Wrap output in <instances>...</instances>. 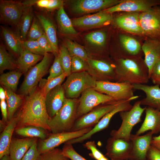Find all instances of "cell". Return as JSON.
Returning <instances> with one entry per match:
<instances>
[{
	"instance_id": "cell-1",
	"label": "cell",
	"mask_w": 160,
	"mask_h": 160,
	"mask_svg": "<svg viewBox=\"0 0 160 160\" xmlns=\"http://www.w3.org/2000/svg\"><path fill=\"white\" fill-rule=\"evenodd\" d=\"M45 96L39 87L25 97L17 116L16 128L29 126L43 128L50 132L47 124L50 118L46 107Z\"/></svg>"
},
{
	"instance_id": "cell-2",
	"label": "cell",
	"mask_w": 160,
	"mask_h": 160,
	"mask_svg": "<svg viewBox=\"0 0 160 160\" xmlns=\"http://www.w3.org/2000/svg\"><path fill=\"white\" fill-rule=\"evenodd\" d=\"M137 57H120L114 64L115 82L132 85L145 84L149 79L148 70L144 60Z\"/></svg>"
},
{
	"instance_id": "cell-3",
	"label": "cell",
	"mask_w": 160,
	"mask_h": 160,
	"mask_svg": "<svg viewBox=\"0 0 160 160\" xmlns=\"http://www.w3.org/2000/svg\"><path fill=\"white\" fill-rule=\"evenodd\" d=\"M79 99L66 98L60 110L47 124L52 133L71 131L77 119Z\"/></svg>"
},
{
	"instance_id": "cell-4",
	"label": "cell",
	"mask_w": 160,
	"mask_h": 160,
	"mask_svg": "<svg viewBox=\"0 0 160 160\" xmlns=\"http://www.w3.org/2000/svg\"><path fill=\"white\" fill-rule=\"evenodd\" d=\"M52 59V55L46 53L39 63L28 71L19 89L18 94L25 97L36 89L39 82L48 71Z\"/></svg>"
},
{
	"instance_id": "cell-5",
	"label": "cell",
	"mask_w": 160,
	"mask_h": 160,
	"mask_svg": "<svg viewBox=\"0 0 160 160\" xmlns=\"http://www.w3.org/2000/svg\"><path fill=\"white\" fill-rule=\"evenodd\" d=\"M63 86L66 98L77 99L84 91L95 88L96 80L87 71L71 73Z\"/></svg>"
},
{
	"instance_id": "cell-6",
	"label": "cell",
	"mask_w": 160,
	"mask_h": 160,
	"mask_svg": "<svg viewBox=\"0 0 160 160\" xmlns=\"http://www.w3.org/2000/svg\"><path fill=\"white\" fill-rule=\"evenodd\" d=\"M141 105V101H137L130 110L119 112L121 124L118 129L111 131L110 135L112 137L130 140L132 129L141 121V116L146 108H142Z\"/></svg>"
},
{
	"instance_id": "cell-7",
	"label": "cell",
	"mask_w": 160,
	"mask_h": 160,
	"mask_svg": "<svg viewBox=\"0 0 160 160\" xmlns=\"http://www.w3.org/2000/svg\"><path fill=\"white\" fill-rule=\"evenodd\" d=\"M94 88L98 92L112 97L116 101L134 100L139 97L134 95L132 85L127 83L97 81Z\"/></svg>"
},
{
	"instance_id": "cell-8",
	"label": "cell",
	"mask_w": 160,
	"mask_h": 160,
	"mask_svg": "<svg viewBox=\"0 0 160 160\" xmlns=\"http://www.w3.org/2000/svg\"><path fill=\"white\" fill-rule=\"evenodd\" d=\"M116 101L112 97L98 92L94 88L87 89L82 93L79 99L77 119L98 105Z\"/></svg>"
},
{
	"instance_id": "cell-9",
	"label": "cell",
	"mask_w": 160,
	"mask_h": 160,
	"mask_svg": "<svg viewBox=\"0 0 160 160\" xmlns=\"http://www.w3.org/2000/svg\"><path fill=\"white\" fill-rule=\"evenodd\" d=\"M121 101L101 104L95 107L76 120L71 131L94 127L103 116Z\"/></svg>"
},
{
	"instance_id": "cell-10",
	"label": "cell",
	"mask_w": 160,
	"mask_h": 160,
	"mask_svg": "<svg viewBox=\"0 0 160 160\" xmlns=\"http://www.w3.org/2000/svg\"><path fill=\"white\" fill-rule=\"evenodd\" d=\"M92 127L68 132L52 133L46 139L40 140L37 144L38 151L41 154L56 148L63 143L80 137L88 132Z\"/></svg>"
},
{
	"instance_id": "cell-11",
	"label": "cell",
	"mask_w": 160,
	"mask_h": 160,
	"mask_svg": "<svg viewBox=\"0 0 160 160\" xmlns=\"http://www.w3.org/2000/svg\"><path fill=\"white\" fill-rule=\"evenodd\" d=\"M156 6L140 12L139 19L145 35L160 40V7Z\"/></svg>"
},
{
	"instance_id": "cell-12",
	"label": "cell",
	"mask_w": 160,
	"mask_h": 160,
	"mask_svg": "<svg viewBox=\"0 0 160 160\" xmlns=\"http://www.w3.org/2000/svg\"><path fill=\"white\" fill-rule=\"evenodd\" d=\"M26 7L23 2L20 1L0 0L1 22L17 27Z\"/></svg>"
},
{
	"instance_id": "cell-13",
	"label": "cell",
	"mask_w": 160,
	"mask_h": 160,
	"mask_svg": "<svg viewBox=\"0 0 160 160\" xmlns=\"http://www.w3.org/2000/svg\"><path fill=\"white\" fill-rule=\"evenodd\" d=\"M131 101L132 100L130 99L121 102L113 110L103 116L88 132L80 137L71 140L68 142L72 144L82 143L91 138L94 134L107 128L111 120L115 114L120 112L129 111L131 109L132 106L130 103Z\"/></svg>"
},
{
	"instance_id": "cell-14",
	"label": "cell",
	"mask_w": 160,
	"mask_h": 160,
	"mask_svg": "<svg viewBox=\"0 0 160 160\" xmlns=\"http://www.w3.org/2000/svg\"><path fill=\"white\" fill-rule=\"evenodd\" d=\"M132 148L130 140L111 137L107 141L105 155L111 160H129Z\"/></svg>"
},
{
	"instance_id": "cell-15",
	"label": "cell",
	"mask_w": 160,
	"mask_h": 160,
	"mask_svg": "<svg viewBox=\"0 0 160 160\" xmlns=\"http://www.w3.org/2000/svg\"><path fill=\"white\" fill-rule=\"evenodd\" d=\"M89 69L87 72L97 81H115L114 65L103 60L89 58L87 61Z\"/></svg>"
},
{
	"instance_id": "cell-16",
	"label": "cell",
	"mask_w": 160,
	"mask_h": 160,
	"mask_svg": "<svg viewBox=\"0 0 160 160\" xmlns=\"http://www.w3.org/2000/svg\"><path fill=\"white\" fill-rule=\"evenodd\" d=\"M160 1L148 0H122L119 4L103 10L111 14L120 12H142L160 4Z\"/></svg>"
},
{
	"instance_id": "cell-17",
	"label": "cell",
	"mask_w": 160,
	"mask_h": 160,
	"mask_svg": "<svg viewBox=\"0 0 160 160\" xmlns=\"http://www.w3.org/2000/svg\"><path fill=\"white\" fill-rule=\"evenodd\" d=\"M119 0H79L72 6L73 12L78 14H86L103 10L119 3Z\"/></svg>"
},
{
	"instance_id": "cell-18",
	"label": "cell",
	"mask_w": 160,
	"mask_h": 160,
	"mask_svg": "<svg viewBox=\"0 0 160 160\" xmlns=\"http://www.w3.org/2000/svg\"><path fill=\"white\" fill-rule=\"evenodd\" d=\"M153 135L151 131L143 135H131L130 140L132 148L129 160H147V154L151 145Z\"/></svg>"
},
{
	"instance_id": "cell-19",
	"label": "cell",
	"mask_w": 160,
	"mask_h": 160,
	"mask_svg": "<svg viewBox=\"0 0 160 160\" xmlns=\"http://www.w3.org/2000/svg\"><path fill=\"white\" fill-rule=\"evenodd\" d=\"M1 34L4 45L9 53L17 58L25 49L23 41L17 31L9 28L1 26Z\"/></svg>"
},
{
	"instance_id": "cell-20",
	"label": "cell",
	"mask_w": 160,
	"mask_h": 160,
	"mask_svg": "<svg viewBox=\"0 0 160 160\" xmlns=\"http://www.w3.org/2000/svg\"><path fill=\"white\" fill-rule=\"evenodd\" d=\"M112 20L111 14L103 10L96 13L74 19L72 21L74 26L89 28L108 24Z\"/></svg>"
},
{
	"instance_id": "cell-21",
	"label": "cell",
	"mask_w": 160,
	"mask_h": 160,
	"mask_svg": "<svg viewBox=\"0 0 160 160\" xmlns=\"http://www.w3.org/2000/svg\"><path fill=\"white\" fill-rule=\"evenodd\" d=\"M63 85H60L49 91L45 96L46 107L50 117H53L62 107L66 98Z\"/></svg>"
},
{
	"instance_id": "cell-22",
	"label": "cell",
	"mask_w": 160,
	"mask_h": 160,
	"mask_svg": "<svg viewBox=\"0 0 160 160\" xmlns=\"http://www.w3.org/2000/svg\"><path fill=\"white\" fill-rule=\"evenodd\" d=\"M139 12H128L117 16L114 20L116 26L127 32L139 35H145L140 25Z\"/></svg>"
},
{
	"instance_id": "cell-23",
	"label": "cell",
	"mask_w": 160,
	"mask_h": 160,
	"mask_svg": "<svg viewBox=\"0 0 160 160\" xmlns=\"http://www.w3.org/2000/svg\"><path fill=\"white\" fill-rule=\"evenodd\" d=\"M134 89L140 90L145 94L146 97L141 100V105H145L160 111L159 85L149 86L146 84L132 85Z\"/></svg>"
},
{
	"instance_id": "cell-24",
	"label": "cell",
	"mask_w": 160,
	"mask_h": 160,
	"mask_svg": "<svg viewBox=\"0 0 160 160\" xmlns=\"http://www.w3.org/2000/svg\"><path fill=\"white\" fill-rule=\"evenodd\" d=\"M141 49L145 55L144 62L148 68L149 76L153 65L160 59V40L148 39L143 43Z\"/></svg>"
},
{
	"instance_id": "cell-25",
	"label": "cell",
	"mask_w": 160,
	"mask_h": 160,
	"mask_svg": "<svg viewBox=\"0 0 160 160\" xmlns=\"http://www.w3.org/2000/svg\"><path fill=\"white\" fill-rule=\"evenodd\" d=\"M145 111V119L136 134L140 135L149 130L153 134L160 132V111L148 106L146 107Z\"/></svg>"
},
{
	"instance_id": "cell-26",
	"label": "cell",
	"mask_w": 160,
	"mask_h": 160,
	"mask_svg": "<svg viewBox=\"0 0 160 160\" xmlns=\"http://www.w3.org/2000/svg\"><path fill=\"white\" fill-rule=\"evenodd\" d=\"M36 138H12L9 148L11 160H21Z\"/></svg>"
},
{
	"instance_id": "cell-27",
	"label": "cell",
	"mask_w": 160,
	"mask_h": 160,
	"mask_svg": "<svg viewBox=\"0 0 160 160\" xmlns=\"http://www.w3.org/2000/svg\"><path fill=\"white\" fill-rule=\"evenodd\" d=\"M36 17L42 26L45 34L52 44L55 56L58 54L56 30L53 22L49 17L45 15L37 14Z\"/></svg>"
},
{
	"instance_id": "cell-28",
	"label": "cell",
	"mask_w": 160,
	"mask_h": 160,
	"mask_svg": "<svg viewBox=\"0 0 160 160\" xmlns=\"http://www.w3.org/2000/svg\"><path fill=\"white\" fill-rule=\"evenodd\" d=\"M17 119L14 117L9 121L0 135V158L5 155L9 154V148L12 136L16 128Z\"/></svg>"
},
{
	"instance_id": "cell-29",
	"label": "cell",
	"mask_w": 160,
	"mask_h": 160,
	"mask_svg": "<svg viewBox=\"0 0 160 160\" xmlns=\"http://www.w3.org/2000/svg\"><path fill=\"white\" fill-rule=\"evenodd\" d=\"M43 56L34 54L24 49L17 59V70L23 74H26L32 67L43 59Z\"/></svg>"
},
{
	"instance_id": "cell-30",
	"label": "cell",
	"mask_w": 160,
	"mask_h": 160,
	"mask_svg": "<svg viewBox=\"0 0 160 160\" xmlns=\"http://www.w3.org/2000/svg\"><path fill=\"white\" fill-rule=\"evenodd\" d=\"M34 17L32 6L26 7L17 26L16 31L23 41L26 40Z\"/></svg>"
},
{
	"instance_id": "cell-31",
	"label": "cell",
	"mask_w": 160,
	"mask_h": 160,
	"mask_svg": "<svg viewBox=\"0 0 160 160\" xmlns=\"http://www.w3.org/2000/svg\"><path fill=\"white\" fill-rule=\"evenodd\" d=\"M56 19L60 33L64 35H75L77 32L74 28L72 20L65 12L63 5L57 12Z\"/></svg>"
},
{
	"instance_id": "cell-32",
	"label": "cell",
	"mask_w": 160,
	"mask_h": 160,
	"mask_svg": "<svg viewBox=\"0 0 160 160\" xmlns=\"http://www.w3.org/2000/svg\"><path fill=\"white\" fill-rule=\"evenodd\" d=\"M8 110V121H10L14 117L15 112L21 106L24 97L17 94L11 90L5 89Z\"/></svg>"
},
{
	"instance_id": "cell-33",
	"label": "cell",
	"mask_w": 160,
	"mask_h": 160,
	"mask_svg": "<svg viewBox=\"0 0 160 160\" xmlns=\"http://www.w3.org/2000/svg\"><path fill=\"white\" fill-rule=\"evenodd\" d=\"M23 73L17 70L3 73L0 76V83L3 88L15 92L19 81Z\"/></svg>"
},
{
	"instance_id": "cell-34",
	"label": "cell",
	"mask_w": 160,
	"mask_h": 160,
	"mask_svg": "<svg viewBox=\"0 0 160 160\" xmlns=\"http://www.w3.org/2000/svg\"><path fill=\"white\" fill-rule=\"evenodd\" d=\"M7 51L4 44L1 42L0 44V73H3L6 70H15L17 69L16 60Z\"/></svg>"
},
{
	"instance_id": "cell-35",
	"label": "cell",
	"mask_w": 160,
	"mask_h": 160,
	"mask_svg": "<svg viewBox=\"0 0 160 160\" xmlns=\"http://www.w3.org/2000/svg\"><path fill=\"white\" fill-rule=\"evenodd\" d=\"M119 40L123 48L130 57H137L141 47L139 42L129 36L122 34L119 36Z\"/></svg>"
},
{
	"instance_id": "cell-36",
	"label": "cell",
	"mask_w": 160,
	"mask_h": 160,
	"mask_svg": "<svg viewBox=\"0 0 160 160\" xmlns=\"http://www.w3.org/2000/svg\"><path fill=\"white\" fill-rule=\"evenodd\" d=\"M16 133L26 137L39 138L43 140L46 138V131L42 128L35 126H29L15 129Z\"/></svg>"
},
{
	"instance_id": "cell-37",
	"label": "cell",
	"mask_w": 160,
	"mask_h": 160,
	"mask_svg": "<svg viewBox=\"0 0 160 160\" xmlns=\"http://www.w3.org/2000/svg\"><path fill=\"white\" fill-rule=\"evenodd\" d=\"M68 76L67 74L64 73L60 76L50 80L42 79L39 82V87L45 96L51 90L58 85H61L65 78Z\"/></svg>"
},
{
	"instance_id": "cell-38",
	"label": "cell",
	"mask_w": 160,
	"mask_h": 160,
	"mask_svg": "<svg viewBox=\"0 0 160 160\" xmlns=\"http://www.w3.org/2000/svg\"><path fill=\"white\" fill-rule=\"evenodd\" d=\"M58 55L64 72L66 73L68 76L71 73L72 56L65 45H62L60 47L58 51Z\"/></svg>"
},
{
	"instance_id": "cell-39",
	"label": "cell",
	"mask_w": 160,
	"mask_h": 160,
	"mask_svg": "<svg viewBox=\"0 0 160 160\" xmlns=\"http://www.w3.org/2000/svg\"><path fill=\"white\" fill-rule=\"evenodd\" d=\"M64 42L72 56L79 57L86 61L89 58L86 50L79 44L67 39Z\"/></svg>"
},
{
	"instance_id": "cell-40",
	"label": "cell",
	"mask_w": 160,
	"mask_h": 160,
	"mask_svg": "<svg viewBox=\"0 0 160 160\" xmlns=\"http://www.w3.org/2000/svg\"><path fill=\"white\" fill-rule=\"evenodd\" d=\"M44 34L40 22L36 16H34L28 33L26 40H37Z\"/></svg>"
},
{
	"instance_id": "cell-41",
	"label": "cell",
	"mask_w": 160,
	"mask_h": 160,
	"mask_svg": "<svg viewBox=\"0 0 160 160\" xmlns=\"http://www.w3.org/2000/svg\"><path fill=\"white\" fill-rule=\"evenodd\" d=\"M105 33L101 31L92 32L87 34L85 38L92 44L102 47L105 44L106 40Z\"/></svg>"
},
{
	"instance_id": "cell-42",
	"label": "cell",
	"mask_w": 160,
	"mask_h": 160,
	"mask_svg": "<svg viewBox=\"0 0 160 160\" xmlns=\"http://www.w3.org/2000/svg\"><path fill=\"white\" fill-rule=\"evenodd\" d=\"M67 159L63 155L62 150L56 148L40 154L38 160H65Z\"/></svg>"
},
{
	"instance_id": "cell-43",
	"label": "cell",
	"mask_w": 160,
	"mask_h": 160,
	"mask_svg": "<svg viewBox=\"0 0 160 160\" xmlns=\"http://www.w3.org/2000/svg\"><path fill=\"white\" fill-rule=\"evenodd\" d=\"M72 145L68 142L64 143L62 149L63 155L71 160H87L76 151Z\"/></svg>"
},
{
	"instance_id": "cell-44",
	"label": "cell",
	"mask_w": 160,
	"mask_h": 160,
	"mask_svg": "<svg viewBox=\"0 0 160 160\" xmlns=\"http://www.w3.org/2000/svg\"><path fill=\"white\" fill-rule=\"evenodd\" d=\"M89 65L86 61L81 58L76 56L72 57L71 73L87 71Z\"/></svg>"
},
{
	"instance_id": "cell-45",
	"label": "cell",
	"mask_w": 160,
	"mask_h": 160,
	"mask_svg": "<svg viewBox=\"0 0 160 160\" xmlns=\"http://www.w3.org/2000/svg\"><path fill=\"white\" fill-rule=\"evenodd\" d=\"M25 49L39 55L44 56L46 53L41 48L37 40H28L23 41Z\"/></svg>"
},
{
	"instance_id": "cell-46",
	"label": "cell",
	"mask_w": 160,
	"mask_h": 160,
	"mask_svg": "<svg viewBox=\"0 0 160 160\" xmlns=\"http://www.w3.org/2000/svg\"><path fill=\"white\" fill-rule=\"evenodd\" d=\"M49 75L47 80L58 77L64 73L60 61L58 54L55 56L53 63L49 69Z\"/></svg>"
},
{
	"instance_id": "cell-47",
	"label": "cell",
	"mask_w": 160,
	"mask_h": 160,
	"mask_svg": "<svg viewBox=\"0 0 160 160\" xmlns=\"http://www.w3.org/2000/svg\"><path fill=\"white\" fill-rule=\"evenodd\" d=\"M84 146L91 151L89 155L96 160H100L105 156L97 149L94 141H88L84 145Z\"/></svg>"
},
{
	"instance_id": "cell-48",
	"label": "cell",
	"mask_w": 160,
	"mask_h": 160,
	"mask_svg": "<svg viewBox=\"0 0 160 160\" xmlns=\"http://www.w3.org/2000/svg\"><path fill=\"white\" fill-rule=\"evenodd\" d=\"M36 138L33 143L24 155L21 160H38L40 155L37 148Z\"/></svg>"
},
{
	"instance_id": "cell-49",
	"label": "cell",
	"mask_w": 160,
	"mask_h": 160,
	"mask_svg": "<svg viewBox=\"0 0 160 160\" xmlns=\"http://www.w3.org/2000/svg\"><path fill=\"white\" fill-rule=\"evenodd\" d=\"M149 77L155 85H160V59L153 65Z\"/></svg>"
},
{
	"instance_id": "cell-50",
	"label": "cell",
	"mask_w": 160,
	"mask_h": 160,
	"mask_svg": "<svg viewBox=\"0 0 160 160\" xmlns=\"http://www.w3.org/2000/svg\"><path fill=\"white\" fill-rule=\"evenodd\" d=\"M37 41L45 53H52L55 55L52 44L45 34L39 38Z\"/></svg>"
},
{
	"instance_id": "cell-51",
	"label": "cell",
	"mask_w": 160,
	"mask_h": 160,
	"mask_svg": "<svg viewBox=\"0 0 160 160\" xmlns=\"http://www.w3.org/2000/svg\"><path fill=\"white\" fill-rule=\"evenodd\" d=\"M147 160H160V150L151 145L148 152Z\"/></svg>"
},
{
	"instance_id": "cell-52",
	"label": "cell",
	"mask_w": 160,
	"mask_h": 160,
	"mask_svg": "<svg viewBox=\"0 0 160 160\" xmlns=\"http://www.w3.org/2000/svg\"><path fill=\"white\" fill-rule=\"evenodd\" d=\"M63 1L60 0H49L47 7L45 10L52 11L56 9H58L63 5Z\"/></svg>"
},
{
	"instance_id": "cell-53",
	"label": "cell",
	"mask_w": 160,
	"mask_h": 160,
	"mask_svg": "<svg viewBox=\"0 0 160 160\" xmlns=\"http://www.w3.org/2000/svg\"><path fill=\"white\" fill-rule=\"evenodd\" d=\"M0 107L2 117V120L8 123L7 105L5 100H0Z\"/></svg>"
},
{
	"instance_id": "cell-54",
	"label": "cell",
	"mask_w": 160,
	"mask_h": 160,
	"mask_svg": "<svg viewBox=\"0 0 160 160\" xmlns=\"http://www.w3.org/2000/svg\"><path fill=\"white\" fill-rule=\"evenodd\" d=\"M151 145L160 150V135L157 136L153 137Z\"/></svg>"
},
{
	"instance_id": "cell-55",
	"label": "cell",
	"mask_w": 160,
	"mask_h": 160,
	"mask_svg": "<svg viewBox=\"0 0 160 160\" xmlns=\"http://www.w3.org/2000/svg\"><path fill=\"white\" fill-rule=\"evenodd\" d=\"M6 98V94L5 90L3 87H0V100H5Z\"/></svg>"
},
{
	"instance_id": "cell-56",
	"label": "cell",
	"mask_w": 160,
	"mask_h": 160,
	"mask_svg": "<svg viewBox=\"0 0 160 160\" xmlns=\"http://www.w3.org/2000/svg\"><path fill=\"white\" fill-rule=\"evenodd\" d=\"M0 159V160H11L9 155L8 154L4 155Z\"/></svg>"
},
{
	"instance_id": "cell-57",
	"label": "cell",
	"mask_w": 160,
	"mask_h": 160,
	"mask_svg": "<svg viewBox=\"0 0 160 160\" xmlns=\"http://www.w3.org/2000/svg\"><path fill=\"white\" fill-rule=\"evenodd\" d=\"M100 160H109L105 156L101 159Z\"/></svg>"
},
{
	"instance_id": "cell-58",
	"label": "cell",
	"mask_w": 160,
	"mask_h": 160,
	"mask_svg": "<svg viewBox=\"0 0 160 160\" xmlns=\"http://www.w3.org/2000/svg\"><path fill=\"white\" fill-rule=\"evenodd\" d=\"M65 160H70V159H68V158L67 159H66Z\"/></svg>"
},
{
	"instance_id": "cell-59",
	"label": "cell",
	"mask_w": 160,
	"mask_h": 160,
	"mask_svg": "<svg viewBox=\"0 0 160 160\" xmlns=\"http://www.w3.org/2000/svg\"></svg>"
}]
</instances>
